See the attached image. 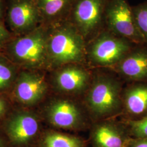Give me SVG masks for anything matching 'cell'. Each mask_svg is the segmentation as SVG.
I'll return each mask as SVG.
<instances>
[{
	"label": "cell",
	"mask_w": 147,
	"mask_h": 147,
	"mask_svg": "<svg viewBox=\"0 0 147 147\" xmlns=\"http://www.w3.org/2000/svg\"><path fill=\"white\" fill-rule=\"evenodd\" d=\"M48 27L49 64L59 67L79 64L84 61L85 40L70 21L67 20Z\"/></svg>",
	"instance_id": "1"
},
{
	"label": "cell",
	"mask_w": 147,
	"mask_h": 147,
	"mask_svg": "<svg viewBox=\"0 0 147 147\" xmlns=\"http://www.w3.org/2000/svg\"><path fill=\"white\" fill-rule=\"evenodd\" d=\"M49 27L42 25L34 31L11 38L5 47L15 63L29 68H38L48 63L47 37Z\"/></svg>",
	"instance_id": "2"
},
{
	"label": "cell",
	"mask_w": 147,
	"mask_h": 147,
	"mask_svg": "<svg viewBox=\"0 0 147 147\" xmlns=\"http://www.w3.org/2000/svg\"><path fill=\"white\" fill-rule=\"evenodd\" d=\"M86 103L90 112L97 118L117 113L122 104L120 83L109 76L96 77L89 86Z\"/></svg>",
	"instance_id": "3"
},
{
	"label": "cell",
	"mask_w": 147,
	"mask_h": 147,
	"mask_svg": "<svg viewBox=\"0 0 147 147\" xmlns=\"http://www.w3.org/2000/svg\"><path fill=\"white\" fill-rule=\"evenodd\" d=\"M5 24L13 37L25 35L43 25L36 0H7Z\"/></svg>",
	"instance_id": "4"
},
{
	"label": "cell",
	"mask_w": 147,
	"mask_h": 147,
	"mask_svg": "<svg viewBox=\"0 0 147 147\" xmlns=\"http://www.w3.org/2000/svg\"><path fill=\"white\" fill-rule=\"evenodd\" d=\"M131 43L110 31L102 32L90 45L88 58L95 65L115 66L131 50Z\"/></svg>",
	"instance_id": "5"
},
{
	"label": "cell",
	"mask_w": 147,
	"mask_h": 147,
	"mask_svg": "<svg viewBox=\"0 0 147 147\" xmlns=\"http://www.w3.org/2000/svg\"><path fill=\"white\" fill-rule=\"evenodd\" d=\"M105 17L110 32L132 43L145 44L137 27L132 8L126 0H112L106 7Z\"/></svg>",
	"instance_id": "6"
},
{
	"label": "cell",
	"mask_w": 147,
	"mask_h": 147,
	"mask_svg": "<svg viewBox=\"0 0 147 147\" xmlns=\"http://www.w3.org/2000/svg\"><path fill=\"white\" fill-rule=\"evenodd\" d=\"M104 0H75L70 21L84 40L100 28L105 14Z\"/></svg>",
	"instance_id": "7"
},
{
	"label": "cell",
	"mask_w": 147,
	"mask_h": 147,
	"mask_svg": "<svg viewBox=\"0 0 147 147\" xmlns=\"http://www.w3.org/2000/svg\"><path fill=\"white\" fill-rule=\"evenodd\" d=\"M47 114L50 122L58 128L80 130L84 127V118L82 110L73 101H55L49 106Z\"/></svg>",
	"instance_id": "8"
},
{
	"label": "cell",
	"mask_w": 147,
	"mask_h": 147,
	"mask_svg": "<svg viewBox=\"0 0 147 147\" xmlns=\"http://www.w3.org/2000/svg\"><path fill=\"white\" fill-rule=\"evenodd\" d=\"M130 138L126 127L110 121L96 123L90 134L92 147H126Z\"/></svg>",
	"instance_id": "9"
},
{
	"label": "cell",
	"mask_w": 147,
	"mask_h": 147,
	"mask_svg": "<svg viewBox=\"0 0 147 147\" xmlns=\"http://www.w3.org/2000/svg\"><path fill=\"white\" fill-rule=\"evenodd\" d=\"M115 66L116 70L126 79L147 83V47L140 46L132 49Z\"/></svg>",
	"instance_id": "10"
},
{
	"label": "cell",
	"mask_w": 147,
	"mask_h": 147,
	"mask_svg": "<svg viewBox=\"0 0 147 147\" xmlns=\"http://www.w3.org/2000/svg\"><path fill=\"white\" fill-rule=\"evenodd\" d=\"M56 84L59 89L66 93L79 94L88 88L90 82L88 71L79 64L65 65L56 74Z\"/></svg>",
	"instance_id": "11"
},
{
	"label": "cell",
	"mask_w": 147,
	"mask_h": 147,
	"mask_svg": "<svg viewBox=\"0 0 147 147\" xmlns=\"http://www.w3.org/2000/svg\"><path fill=\"white\" fill-rule=\"evenodd\" d=\"M47 84L38 74L24 72L21 74L16 86V96L21 102L34 104L40 100L46 93Z\"/></svg>",
	"instance_id": "12"
},
{
	"label": "cell",
	"mask_w": 147,
	"mask_h": 147,
	"mask_svg": "<svg viewBox=\"0 0 147 147\" xmlns=\"http://www.w3.org/2000/svg\"><path fill=\"white\" fill-rule=\"evenodd\" d=\"M7 128L12 141L17 143H23L36 136L39 125L34 116L27 113H20L11 119Z\"/></svg>",
	"instance_id": "13"
},
{
	"label": "cell",
	"mask_w": 147,
	"mask_h": 147,
	"mask_svg": "<svg viewBox=\"0 0 147 147\" xmlns=\"http://www.w3.org/2000/svg\"><path fill=\"white\" fill-rule=\"evenodd\" d=\"M75 0H36L43 25L51 26L67 20Z\"/></svg>",
	"instance_id": "14"
},
{
	"label": "cell",
	"mask_w": 147,
	"mask_h": 147,
	"mask_svg": "<svg viewBox=\"0 0 147 147\" xmlns=\"http://www.w3.org/2000/svg\"><path fill=\"white\" fill-rule=\"evenodd\" d=\"M124 104L131 116L141 118L147 115V82H136L126 89L124 95Z\"/></svg>",
	"instance_id": "15"
},
{
	"label": "cell",
	"mask_w": 147,
	"mask_h": 147,
	"mask_svg": "<svg viewBox=\"0 0 147 147\" xmlns=\"http://www.w3.org/2000/svg\"><path fill=\"white\" fill-rule=\"evenodd\" d=\"M42 147H86V143L80 137L51 132L44 137Z\"/></svg>",
	"instance_id": "16"
},
{
	"label": "cell",
	"mask_w": 147,
	"mask_h": 147,
	"mask_svg": "<svg viewBox=\"0 0 147 147\" xmlns=\"http://www.w3.org/2000/svg\"><path fill=\"white\" fill-rule=\"evenodd\" d=\"M138 31L147 44V2L132 8Z\"/></svg>",
	"instance_id": "17"
},
{
	"label": "cell",
	"mask_w": 147,
	"mask_h": 147,
	"mask_svg": "<svg viewBox=\"0 0 147 147\" xmlns=\"http://www.w3.org/2000/svg\"><path fill=\"white\" fill-rule=\"evenodd\" d=\"M126 127L132 138H147V115L138 119L130 120Z\"/></svg>",
	"instance_id": "18"
},
{
	"label": "cell",
	"mask_w": 147,
	"mask_h": 147,
	"mask_svg": "<svg viewBox=\"0 0 147 147\" xmlns=\"http://www.w3.org/2000/svg\"><path fill=\"white\" fill-rule=\"evenodd\" d=\"M14 76V68L5 59L0 58V90L8 87Z\"/></svg>",
	"instance_id": "19"
},
{
	"label": "cell",
	"mask_w": 147,
	"mask_h": 147,
	"mask_svg": "<svg viewBox=\"0 0 147 147\" xmlns=\"http://www.w3.org/2000/svg\"><path fill=\"white\" fill-rule=\"evenodd\" d=\"M4 22H0V50L5 47L7 43L13 38Z\"/></svg>",
	"instance_id": "20"
},
{
	"label": "cell",
	"mask_w": 147,
	"mask_h": 147,
	"mask_svg": "<svg viewBox=\"0 0 147 147\" xmlns=\"http://www.w3.org/2000/svg\"><path fill=\"white\" fill-rule=\"evenodd\" d=\"M126 147H147V138H135L131 137Z\"/></svg>",
	"instance_id": "21"
},
{
	"label": "cell",
	"mask_w": 147,
	"mask_h": 147,
	"mask_svg": "<svg viewBox=\"0 0 147 147\" xmlns=\"http://www.w3.org/2000/svg\"><path fill=\"white\" fill-rule=\"evenodd\" d=\"M7 0H0V22H4L5 20Z\"/></svg>",
	"instance_id": "22"
},
{
	"label": "cell",
	"mask_w": 147,
	"mask_h": 147,
	"mask_svg": "<svg viewBox=\"0 0 147 147\" xmlns=\"http://www.w3.org/2000/svg\"><path fill=\"white\" fill-rule=\"evenodd\" d=\"M5 110V102L2 99H0V117L3 114Z\"/></svg>",
	"instance_id": "23"
},
{
	"label": "cell",
	"mask_w": 147,
	"mask_h": 147,
	"mask_svg": "<svg viewBox=\"0 0 147 147\" xmlns=\"http://www.w3.org/2000/svg\"><path fill=\"white\" fill-rule=\"evenodd\" d=\"M0 147H3V144H2V143L1 140H0Z\"/></svg>",
	"instance_id": "24"
}]
</instances>
